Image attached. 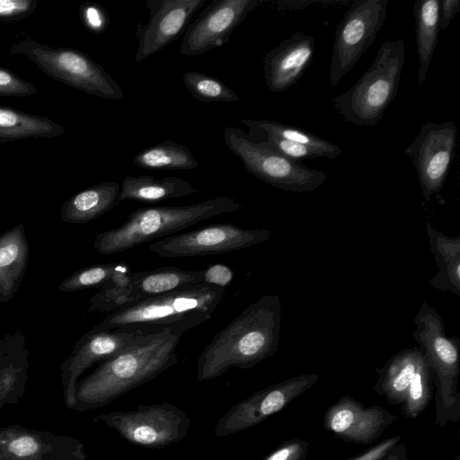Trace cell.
<instances>
[{
    "instance_id": "obj_23",
    "label": "cell",
    "mask_w": 460,
    "mask_h": 460,
    "mask_svg": "<svg viewBox=\"0 0 460 460\" xmlns=\"http://www.w3.org/2000/svg\"><path fill=\"white\" fill-rule=\"evenodd\" d=\"M431 252L438 265L437 274L429 280L438 291L460 296V235L451 237L425 223Z\"/></svg>"
},
{
    "instance_id": "obj_30",
    "label": "cell",
    "mask_w": 460,
    "mask_h": 460,
    "mask_svg": "<svg viewBox=\"0 0 460 460\" xmlns=\"http://www.w3.org/2000/svg\"><path fill=\"white\" fill-rule=\"evenodd\" d=\"M133 164L148 170H192L199 166L187 146L171 139L140 151L134 156Z\"/></svg>"
},
{
    "instance_id": "obj_34",
    "label": "cell",
    "mask_w": 460,
    "mask_h": 460,
    "mask_svg": "<svg viewBox=\"0 0 460 460\" xmlns=\"http://www.w3.org/2000/svg\"><path fill=\"white\" fill-rule=\"evenodd\" d=\"M261 137H263L254 142L294 162L301 163L302 160L323 157L319 151L304 145L270 135H261Z\"/></svg>"
},
{
    "instance_id": "obj_17",
    "label": "cell",
    "mask_w": 460,
    "mask_h": 460,
    "mask_svg": "<svg viewBox=\"0 0 460 460\" xmlns=\"http://www.w3.org/2000/svg\"><path fill=\"white\" fill-rule=\"evenodd\" d=\"M84 443L73 437L18 424L0 427V460H85Z\"/></svg>"
},
{
    "instance_id": "obj_20",
    "label": "cell",
    "mask_w": 460,
    "mask_h": 460,
    "mask_svg": "<svg viewBox=\"0 0 460 460\" xmlns=\"http://www.w3.org/2000/svg\"><path fill=\"white\" fill-rule=\"evenodd\" d=\"M315 52L313 36L296 31L263 58V74L269 90L280 93L294 85L312 63Z\"/></svg>"
},
{
    "instance_id": "obj_37",
    "label": "cell",
    "mask_w": 460,
    "mask_h": 460,
    "mask_svg": "<svg viewBox=\"0 0 460 460\" xmlns=\"http://www.w3.org/2000/svg\"><path fill=\"white\" fill-rule=\"evenodd\" d=\"M79 12L84 25L93 33L103 32L110 23L106 9L99 4L84 3L80 6Z\"/></svg>"
},
{
    "instance_id": "obj_1",
    "label": "cell",
    "mask_w": 460,
    "mask_h": 460,
    "mask_svg": "<svg viewBox=\"0 0 460 460\" xmlns=\"http://www.w3.org/2000/svg\"><path fill=\"white\" fill-rule=\"evenodd\" d=\"M181 336L168 330L142 336L98 367L75 386L73 411L103 407L178 363Z\"/></svg>"
},
{
    "instance_id": "obj_24",
    "label": "cell",
    "mask_w": 460,
    "mask_h": 460,
    "mask_svg": "<svg viewBox=\"0 0 460 460\" xmlns=\"http://www.w3.org/2000/svg\"><path fill=\"white\" fill-rule=\"evenodd\" d=\"M198 191V189L188 181L175 176L162 179L149 175L127 176L120 184L117 203L126 200L156 203L189 196Z\"/></svg>"
},
{
    "instance_id": "obj_28",
    "label": "cell",
    "mask_w": 460,
    "mask_h": 460,
    "mask_svg": "<svg viewBox=\"0 0 460 460\" xmlns=\"http://www.w3.org/2000/svg\"><path fill=\"white\" fill-rule=\"evenodd\" d=\"M65 128L40 115L0 106V143L30 138H51L61 136Z\"/></svg>"
},
{
    "instance_id": "obj_42",
    "label": "cell",
    "mask_w": 460,
    "mask_h": 460,
    "mask_svg": "<svg viewBox=\"0 0 460 460\" xmlns=\"http://www.w3.org/2000/svg\"><path fill=\"white\" fill-rule=\"evenodd\" d=\"M380 460H408L406 447L398 443L386 456Z\"/></svg>"
},
{
    "instance_id": "obj_8",
    "label": "cell",
    "mask_w": 460,
    "mask_h": 460,
    "mask_svg": "<svg viewBox=\"0 0 460 460\" xmlns=\"http://www.w3.org/2000/svg\"><path fill=\"white\" fill-rule=\"evenodd\" d=\"M93 420L115 430L129 444L149 449H162L181 441L191 426L188 414L168 402L98 414Z\"/></svg>"
},
{
    "instance_id": "obj_16",
    "label": "cell",
    "mask_w": 460,
    "mask_h": 460,
    "mask_svg": "<svg viewBox=\"0 0 460 460\" xmlns=\"http://www.w3.org/2000/svg\"><path fill=\"white\" fill-rule=\"evenodd\" d=\"M261 0H215L186 29L180 53L197 56L226 44L234 31Z\"/></svg>"
},
{
    "instance_id": "obj_4",
    "label": "cell",
    "mask_w": 460,
    "mask_h": 460,
    "mask_svg": "<svg viewBox=\"0 0 460 460\" xmlns=\"http://www.w3.org/2000/svg\"><path fill=\"white\" fill-rule=\"evenodd\" d=\"M241 208L240 203L226 196L185 206L140 208L120 226L99 234L93 246L102 255L115 254Z\"/></svg>"
},
{
    "instance_id": "obj_40",
    "label": "cell",
    "mask_w": 460,
    "mask_h": 460,
    "mask_svg": "<svg viewBox=\"0 0 460 460\" xmlns=\"http://www.w3.org/2000/svg\"><path fill=\"white\" fill-rule=\"evenodd\" d=\"M401 440L400 436L392 437L369 447L363 453L346 460H380L386 456Z\"/></svg>"
},
{
    "instance_id": "obj_9",
    "label": "cell",
    "mask_w": 460,
    "mask_h": 460,
    "mask_svg": "<svg viewBox=\"0 0 460 460\" xmlns=\"http://www.w3.org/2000/svg\"><path fill=\"white\" fill-rule=\"evenodd\" d=\"M224 139L247 171L273 187L291 192H311L327 180L324 172L308 168L261 146L240 128H225Z\"/></svg>"
},
{
    "instance_id": "obj_11",
    "label": "cell",
    "mask_w": 460,
    "mask_h": 460,
    "mask_svg": "<svg viewBox=\"0 0 460 460\" xmlns=\"http://www.w3.org/2000/svg\"><path fill=\"white\" fill-rule=\"evenodd\" d=\"M389 0H357L335 31L329 83L335 87L374 42L386 15Z\"/></svg>"
},
{
    "instance_id": "obj_14",
    "label": "cell",
    "mask_w": 460,
    "mask_h": 460,
    "mask_svg": "<svg viewBox=\"0 0 460 460\" xmlns=\"http://www.w3.org/2000/svg\"><path fill=\"white\" fill-rule=\"evenodd\" d=\"M318 379L319 375L315 373L303 374L255 392L232 406L217 420L214 434L223 438L259 425L302 395Z\"/></svg>"
},
{
    "instance_id": "obj_43",
    "label": "cell",
    "mask_w": 460,
    "mask_h": 460,
    "mask_svg": "<svg viewBox=\"0 0 460 460\" xmlns=\"http://www.w3.org/2000/svg\"><path fill=\"white\" fill-rule=\"evenodd\" d=\"M455 460H460V456H457Z\"/></svg>"
},
{
    "instance_id": "obj_15",
    "label": "cell",
    "mask_w": 460,
    "mask_h": 460,
    "mask_svg": "<svg viewBox=\"0 0 460 460\" xmlns=\"http://www.w3.org/2000/svg\"><path fill=\"white\" fill-rule=\"evenodd\" d=\"M150 332L138 328L92 329L84 335L60 367L66 406L73 410L75 404V386L85 370L121 352Z\"/></svg>"
},
{
    "instance_id": "obj_36",
    "label": "cell",
    "mask_w": 460,
    "mask_h": 460,
    "mask_svg": "<svg viewBox=\"0 0 460 460\" xmlns=\"http://www.w3.org/2000/svg\"><path fill=\"white\" fill-rule=\"evenodd\" d=\"M37 0H0V22H15L30 16L38 7Z\"/></svg>"
},
{
    "instance_id": "obj_2",
    "label": "cell",
    "mask_w": 460,
    "mask_h": 460,
    "mask_svg": "<svg viewBox=\"0 0 460 460\" xmlns=\"http://www.w3.org/2000/svg\"><path fill=\"white\" fill-rule=\"evenodd\" d=\"M280 328L279 296H261L204 347L197 360L198 380L215 379L231 367L252 368L274 355L279 349Z\"/></svg>"
},
{
    "instance_id": "obj_26",
    "label": "cell",
    "mask_w": 460,
    "mask_h": 460,
    "mask_svg": "<svg viewBox=\"0 0 460 460\" xmlns=\"http://www.w3.org/2000/svg\"><path fill=\"white\" fill-rule=\"evenodd\" d=\"M203 270H188L176 267H162L132 272L131 282L139 301L202 283Z\"/></svg>"
},
{
    "instance_id": "obj_21",
    "label": "cell",
    "mask_w": 460,
    "mask_h": 460,
    "mask_svg": "<svg viewBox=\"0 0 460 460\" xmlns=\"http://www.w3.org/2000/svg\"><path fill=\"white\" fill-rule=\"evenodd\" d=\"M29 353L22 334L0 340V411L23 396L29 376Z\"/></svg>"
},
{
    "instance_id": "obj_29",
    "label": "cell",
    "mask_w": 460,
    "mask_h": 460,
    "mask_svg": "<svg viewBox=\"0 0 460 460\" xmlns=\"http://www.w3.org/2000/svg\"><path fill=\"white\" fill-rule=\"evenodd\" d=\"M131 270L127 263L117 268L89 302L88 310L93 313L112 314L139 301L131 282Z\"/></svg>"
},
{
    "instance_id": "obj_25",
    "label": "cell",
    "mask_w": 460,
    "mask_h": 460,
    "mask_svg": "<svg viewBox=\"0 0 460 460\" xmlns=\"http://www.w3.org/2000/svg\"><path fill=\"white\" fill-rule=\"evenodd\" d=\"M119 190L118 182L108 181L77 192L62 206V220L81 224L95 219L118 205Z\"/></svg>"
},
{
    "instance_id": "obj_31",
    "label": "cell",
    "mask_w": 460,
    "mask_h": 460,
    "mask_svg": "<svg viewBox=\"0 0 460 460\" xmlns=\"http://www.w3.org/2000/svg\"><path fill=\"white\" fill-rule=\"evenodd\" d=\"M241 123L247 126L252 131L261 135L275 136L288 141L304 145L315 149L323 155V157L334 159L341 155V149L335 144L329 142L316 135L296 127L267 119H242Z\"/></svg>"
},
{
    "instance_id": "obj_13",
    "label": "cell",
    "mask_w": 460,
    "mask_h": 460,
    "mask_svg": "<svg viewBox=\"0 0 460 460\" xmlns=\"http://www.w3.org/2000/svg\"><path fill=\"white\" fill-rule=\"evenodd\" d=\"M457 128L454 121L422 124L404 154L411 161L425 202L438 193L454 161Z\"/></svg>"
},
{
    "instance_id": "obj_12",
    "label": "cell",
    "mask_w": 460,
    "mask_h": 460,
    "mask_svg": "<svg viewBox=\"0 0 460 460\" xmlns=\"http://www.w3.org/2000/svg\"><path fill=\"white\" fill-rule=\"evenodd\" d=\"M272 232L244 229L233 224H213L190 232L174 234L149 244L162 258L223 254L267 242Z\"/></svg>"
},
{
    "instance_id": "obj_27",
    "label": "cell",
    "mask_w": 460,
    "mask_h": 460,
    "mask_svg": "<svg viewBox=\"0 0 460 460\" xmlns=\"http://www.w3.org/2000/svg\"><path fill=\"white\" fill-rule=\"evenodd\" d=\"M416 46L419 58L417 79L421 85L438 45L439 33V0H415L413 4Z\"/></svg>"
},
{
    "instance_id": "obj_38",
    "label": "cell",
    "mask_w": 460,
    "mask_h": 460,
    "mask_svg": "<svg viewBox=\"0 0 460 460\" xmlns=\"http://www.w3.org/2000/svg\"><path fill=\"white\" fill-rule=\"evenodd\" d=\"M309 448L308 441L293 438L281 443L261 460H305Z\"/></svg>"
},
{
    "instance_id": "obj_39",
    "label": "cell",
    "mask_w": 460,
    "mask_h": 460,
    "mask_svg": "<svg viewBox=\"0 0 460 460\" xmlns=\"http://www.w3.org/2000/svg\"><path fill=\"white\" fill-rule=\"evenodd\" d=\"M234 279L233 270L223 263H214L203 269L202 283L226 288Z\"/></svg>"
},
{
    "instance_id": "obj_33",
    "label": "cell",
    "mask_w": 460,
    "mask_h": 460,
    "mask_svg": "<svg viewBox=\"0 0 460 460\" xmlns=\"http://www.w3.org/2000/svg\"><path fill=\"white\" fill-rule=\"evenodd\" d=\"M118 263L91 266L70 275L59 285L64 292L81 290L91 287H102L114 273Z\"/></svg>"
},
{
    "instance_id": "obj_5",
    "label": "cell",
    "mask_w": 460,
    "mask_h": 460,
    "mask_svg": "<svg viewBox=\"0 0 460 460\" xmlns=\"http://www.w3.org/2000/svg\"><path fill=\"white\" fill-rule=\"evenodd\" d=\"M405 60L402 39L385 41L370 67L346 92L332 99L334 110L347 122L374 126L395 98Z\"/></svg>"
},
{
    "instance_id": "obj_10",
    "label": "cell",
    "mask_w": 460,
    "mask_h": 460,
    "mask_svg": "<svg viewBox=\"0 0 460 460\" xmlns=\"http://www.w3.org/2000/svg\"><path fill=\"white\" fill-rule=\"evenodd\" d=\"M374 391L392 404L402 405L407 418H416L433 396L430 367L419 347L404 349L393 355L380 368Z\"/></svg>"
},
{
    "instance_id": "obj_41",
    "label": "cell",
    "mask_w": 460,
    "mask_h": 460,
    "mask_svg": "<svg viewBox=\"0 0 460 460\" xmlns=\"http://www.w3.org/2000/svg\"><path fill=\"white\" fill-rule=\"evenodd\" d=\"M459 11V0H439V30H446Z\"/></svg>"
},
{
    "instance_id": "obj_6",
    "label": "cell",
    "mask_w": 460,
    "mask_h": 460,
    "mask_svg": "<svg viewBox=\"0 0 460 460\" xmlns=\"http://www.w3.org/2000/svg\"><path fill=\"white\" fill-rule=\"evenodd\" d=\"M413 339L418 342L429 367L435 386L437 422L445 426L456 422L460 416V342L456 336H447L440 314L423 301L413 319Z\"/></svg>"
},
{
    "instance_id": "obj_7",
    "label": "cell",
    "mask_w": 460,
    "mask_h": 460,
    "mask_svg": "<svg viewBox=\"0 0 460 460\" xmlns=\"http://www.w3.org/2000/svg\"><path fill=\"white\" fill-rule=\"evenodd\" d=\"M9 52L26 57L47 75L85 93L108 100L124 97L120 85L100 64L79 49L55 48L24 39L12 45Z\"/></svg>"
},
{
    "instance_id": "obj_22",
    "label": "cell",
    "mask_w": 460,
    "mask_h": 460,
    "mask_svg": "<svg viewBox=\"0 0 460 460\" xmlns=\"http://www.w3.org/2000/svg\"><path fill=\"white\" fill-rule=\"evenodd\" d=\"M28 242L22 225L0 236V303L16 293L28 264Z\"/></svg>"
},
{
    "instance_id": "obj_19",
    "label": "cell",
    "mask_w": 460,
    "mask_h": 460,
    "mask_svg": "<svg viewBox=\"0 0 460 460\" xmlns=\"http://www.w3.org/2000/svg\"><path fill=\"white\" fill-rule=\"evenodd\" d=\"M396 419V415L384 407H365L354 398L344 395L327 409L323 426L347 442L370 444Z\"/></svg>"
},
{
    "instance_id": "obj_35",
    "label": "cell",
    "mask_w": 460,
    "mask_h": 460,
    "mask_svg": "<svg viewBox=\"0 0 460 460\" xmlns=\"http://www.w3.org/2000/svg\"><path fill=\"white\" fill-rule=\"evenodd\" d=\"M36 86L13 71L0 67V96L25 97L37 93Z\"/></svg>"
},
{
    "instance_id": "obj_3",
    "label": "cell",
    "mask_w": 460,
    "mask_h": 460,
    "mask_svg": "<svg viewBox=\"0 0 460 460\" xmlns=\"http://www.w3.org/2000/svg\"><path fill=\"white\" fill-rule=\"evenodd\" d=\"M226 291L205 283L191 285L107 314L93 329L138 328L152 332L168 330L181 336L212 317Z\"/></svg>"
},
{
    "instance_id": "obj_18",
    "label": "cell",
    "mask_w": 460,
    "mask_h": 460,
    "mask_svg": "<svg viewBox=\"0 0 460 460\" xmlns=\"http://www.w3.org/2000/svg\"><path fill=\"white\" fill-rule=\"evenodd\" d=\"M207 0H149L146 8L149 18L138 24V45L135 60L140 62L162 50L179 38L195 13L202 9Z\"/></svg>"
},
{
    "instance_id": "obj_32",
    "label": "cell",
    "mask_w": 460,
    "mask_h": 460,
    "mask_svg": "<svg viewBox=\"0 0 460 460\" xmlns=\"http://www.w3.org/2000/svg\"><path fill=\"white\" fill-rule=\"evenodd\" d=\"M182 82L190 94L203 102H233L239 100L237 93L217 77L201 72L189 71Z\"/></svg>"
}]
</instances>
